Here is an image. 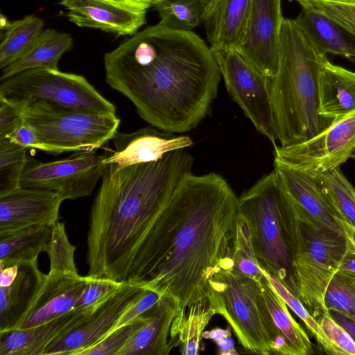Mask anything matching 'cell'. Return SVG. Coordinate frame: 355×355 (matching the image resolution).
Masks as SVG:
<instances>
[{
    "label": "cell",
    "instance_id": "6da1fadb",
    "mask_svg": "<svg viewBox=\"0 0 355 355\" xmlns=\"http://www.w3.org/2000/svg\"><path fill=\"white\" fill-rule=\"evenodd\" d=\"M239 214V198L220 175H187L155 225L139 285L174 297L182 309L207 301L209 279L233 260Z\"/></svg>",
    "mask_w": 355,
    "mask_h": 355
},
{
    "label": "cell",
    "instance_id": "7a4b0ae2",
    "mask_svg": "<svg viewBox=\"0 0 355 355\" xmlns=\"http://www.w3.org/2000/svg\"><path fill=\"white\" fill-rule=\"evenodd\" d=\"M103 61L107 85L150 125L175 134L195 128L205 119L221 78L202 39L159 23L123 41Z\"/></svg>",
    "mask_w": 355,
    "mask_h": 355
},
{
    "label": "cell",
    "instance_id": "3957f363",
    "mask_svg": "<svg viewBox=\"0 0 355 355\" xmlns=\"http://www.w3.org/2000/svg\"><path fill=\"white\" fill-rule=\"evenodd\" d=\"M193 164L183 148L155 162L106 164L90 211L87 275L137 284L158 218Z\"/></svg>",
    "mask_w": 355,
    "mask_h": 355
},
{
    "label": "cell",
    "instance_id": "277c9868",
    "mask_svg": "<svg viewBox=\"0 0 355 355\" xmlns=\"http://www.w3.org/2000/svg\"><path fill=\"white\" fill-rule=\"evenodd\" d=\"M325 58L293 19L284 18L277 71L270 79L275 132L280 146L308 140L332 121L318 112V79Z\"/></svg>",
    "mask_w": 355,
    "mask_h": 355
},
{
    "label": "cell",
    "instance_id": "5b68a950",
    "mask_svg": "<svg viewBox=\"0 0 355 355\" xmlns=\"http://www.w3.org/2000/svg\"><path fill=\"white\" fill-rule=\"evenodd\" d=\"M238 198L239 213L249 224L261 268L279 279L295 294L284 229V211L289 196L278 174L273 170Z\"/></svg>",
    "mask_w": 355,
    "mask_h": 355
},
{
    "label": "cell",
    "instance_id": "8992f818",
    "mask_svg": "<svg viewBox=\"0 0 355 355\" xmlns=\"http://www.w3.org/2000/svg\"><path fill=\"white\" fill-rule=\"evenodd\" d=\"M208 306L228 322L242 347L268 355L277 334L261 282L233 268H221L209 281Z\"/></svg>",
    "mask_w": 355,
    "mask_h": 355
},
{
    "label": "cell",
    "instance_id": "52a82bcc",
    "mask_svg": "<svg viewBox=\"0 0 355 355\" xmlns=\"http://www.w3.org/2000/svg\"><path fill=\"white\" fill-rule=\"evenodd\" d=\"M23 123L35 130L38 150L49 153L94 151L111 141L120 119L116 114H94L43 103L23 108Z\"/></svg>",
    "mask_w": 355,
    "mask_h": 355
},
{
    "label": "cell",
    "instance_id": "ba28073f",
    "mask_svg": "<svg viewBox=\"0 0 355 355\" xmlns=\"http://www.w3.org/2000/svg\"><path fill=\"white\" fill-rule=\"evenodd\" d=\"M0 97L19 112L43 103L94 114H116L115 105L83 76L58 69H32L1 81Z\"/></svg>",
    "mask_w": 355,
    "mask_h": 355
},
{
    "label": "cell",
    "instance_id": "9c48e42d",
    "mask_svg": "<svg viewBox=\"0 0 355 355\" xmlns=\"http://www.w3.org/2000/svg\"><path fill=\"white\" fill-rule=\"evenodd\" d=\"M345 249L344 234L321 227L292 261L295 295L316 320L329 313L325 293L339 269Z\"/></svg>",
    "mask_w": 355,
    "mask_h": 355
},
{
    "label": "cell",
    "instance_id": "30bf717a",
    "mask_svg": "<svg viewBox=\"0 0 355 355\" xmlns=\"http://www.w3.org/2000/svg\"><path fill=\"white\" fill-rule=\"evenodd\" d=\"M234 101L255 128L277 146L270 79L235 49L211 48Z\"/></svg>",
    "mask_w": 355,
    "mask_h": 355
},
{
    "label": "cell",
    "instance_id": "8fae6325",
    "mask_svg": "<svg viewBox=\"0 0 355 355\" xmlns=\"http://www.w3.org/2000/svg\"><path fill=\"white\" fill-rule=\"evenodd\" d=\"M73 152L49 162L28 157L20 179L21 187L58 192L65 200L87 197L93 192L106 166L107 153Z\"/></svg>",
    "mask_w": 355,
    "mask_h": 355
},
{
    "label": "cell",
    "instance_id": "7c38bea8",
    "mask_svg": "<svg viewBox=\"0 0 355 355\" xmlns=\"http://www.w3.org/2000/svg\"><path fill=\"white\" fill-rule=\"evenodd\" d=\"M274 148V162L306 173L340 166L355 155V112L333 119L308 140Z\"/></svg>",
    "mask_w": 355,
    "mask_h": 355
},
{
    "label": "cell",
    "instance_id": "4fadbf2b",
    "mask_svg": "<svg viewBox=\"0 0 355 355\" xmlns=\"http://www.w3.org/2000/svg\"><path fill=\"white\" fill-rule=\"evenodd\" d=\"M146 288L130 282L101 302L69 330L53 340L42 355H79L98 343L116 327L123 314L143 295Z\"/></svg>",
    "mask_w": 355,
    "mask_h": 355
},
{
    "label": "cell",
    "instance_id": "5bb4252c",
    "mask_svg": "<svg viewBox=\"0 0 355 355\" xmlns=\"http://www.w3.org/2000/svg\"><path fill=\"white\" fill-rule=\"evenodd\" d=\"M283 19L282 0H252L244 35L235 49L270 79L277 71Z\"/></svg>",
    "mask_w": 355,
    "mask_h": 355
},
{
    "label": "cell",
    "instance_id": "9a60e30c",
    "mask_svg": "<svg viewBox=\"0 0 355 355\" xmlns=\"http://www.w3.org/2000/svg\"><path fill=\"white\" fill-rule=\"evenodd\" d=\"M64 199L58 192L17 187L0 196V238L25 228L58 221Z\"/></svg>",
    "mask_w": 355,
    "mask_h": 355
},
{
    "label": "cell",
    "instance_id": "2e32d148",
    "mask_svg": "<svg viewBox=\"0 0 355 355\" xmlns=\"http://www.w3.org/2000/svg\"><path fill=\"white\" fill-rule=\"evenodd\" d=\"M111 141L114 148L107 153L104 162L120 167L155 162L170 152L193 146L189 137L176 135L152 125L130 133L117 131Z\"/></svg>",
    "mask_w": 355,
    "mask_h": 355
},
{
    "label": "cell",
    "instance_id": "e0dca14e",
    "mask_svg": "<svg viewBox=\"0 0 355 355\" xmlns=\"http://www.w3.org/2000/svg\"><path fill=\"white\" fill-rule=\"evenodd\" d=\"M182 308L170 295H162L158 302L143 313L138 329L119 355H168L180 345L173 336V327Z\"/></svg>",
    "mask_w": 355,
    "mask_h": 355
},
{
    "label": "cell",
    "instance_id": "ac0fdd59",
    "mask_svg": "<svg viewBox=\"0 0 355 355\" xmlns=\"http://www.w3.org/2000/svg\"><path fill=\"white\" fill-rule=\"evenodd\" d=\"M274 170L301 211L319 225L344 234L343 220L313 175L276 162Z\"/></svg>",
    "mask_w": 355,
    "mask_h": 355
},
{
    "label": "cell",
    "instance_id": "d6986e66",
    "mask_svg": "<svg viewBox=\"0 0 355 355\" xmlns=\"http://www.w3.org/2000/svg\"><path fill=\"white\" fill-rule=\"evenodd\" d=\"M87 279L78 274H47L32 305L14 329L40 325L72 311Z\"/></svg>",
    "mask_w": 355,
    "mask_h": 355
},
{
    "label": "cell",
    "instance_id": "ffe728a7",
    "mask_svg": "<svg viewBox=\"0 0 355 355\" xmlns=\"http://www.w3.org/2000/svg\"><path fill=\"white\" fill-rule=\"evenodd\" d=\"M70 21L119 35H133L146 22L147 10L133 9L103 0H62Z\"/></svg>",
    "mask_w": 355,
    "mask_h": 355
},
{
    "label": "cell",
    "instance_id": "44dd1931",
    "mask_svg": "<svg viewBox=\"0 0 355 355\" xmlns=\"http://www.w3.org/2000/svg\"><path fill=\"white\" fill-rule=\"evenodd\" d=\"M91 309H73L40 325L0 331V355H42L53 340L76 324Z\"/></svg>",
    "mask_w": 355,
    "mask_h": 355
},
{
    "label": "cell",
    "instance_id": "7402d4cb",
    "mask_svg": "<svg viewBox=\"0 0 355 355\" xmlns=\"http://www.w3.org/2000/svg\"><path fill=\"white\" fill-rule=\"evenodd\" d=\"M297 1L302 9L293 19L320 53L355 58V36L350 31L304 1Z\"/></svg>",
    "mask_w": 355,
    "mask_h": 355
},
{
    "label": "cell",
    "instance_id": "603a6c76",
    "mask_svg": "<svg viewBox=\"0 0 355 355\" xmlns=\"http://www.w3.org/2000/svg\"><path fill=\"white\" fill-rule=\"evenodd\" d=\"M252 0H209L203 21L211 48L236 49L241 42Z\"/></svg>",
    "mask_w": 355,
    "mask_h": 355
},
{
    "label": "cell",
    "instance_id": "cb8c5ba5",
    "mask_svg": "<svg viewBox=\"0 0 355 355\" xmlns=\"http://www.w3.org/2000/svg\"><path fill=\"white\" fill-rule=\"evenodd\" d=\"M18 274L8 286H0V331L14 329L25 315L46 275L39 269L37 261L18 263Z\"/></svg>",
    "mask_w": 355,
    "mask_h": 355
},
{
    "label": "cell",
    "instance_id": "d4e9b609",
    "mask_svg": "<svg viewBox=\"0 0 355 355\" xmlns=\"http://www.w3.org/2000/svg\"><path fill=\"white\" fill-rule=\"evenodd\" d=\"M320 116L333 120L355 112V72L326 58L318 79Z\"/></svg>",
    "mask_w": 355,
    "mask_h": 355
},
{
    "label": "cell",
    "instance_id": "484cf974",
    "mask_svg": "<svg viewBox=\"0 0 355 355\" xmlns=\"http://www.w3.org/2000/svg\"><path fill=\"white\" fill-rule=\"evenodd\" d=\"M261 284L277 334L272 343L271 353L282 355H307L312 353V344L307 334L292 317L287 304L275 292L266 275Z\"/></svg>",
    "mask_w": 355,
    "mask_h": 355
},
{
    "label": "cell",
    "instance_id": "4316f807",
    "mask_svg": "<svg viewBox=\"0 0 355 355\" xmlns=\"http://www.w3.org/2000/svg\"><path fill=\"white\" fill-rule=\"evenodd\" d=\"M72 44L70 35L54 29H46L20 58L1 69L0 80L32 69H58L60 58Z\"/></svg>",
    "mask_w": 355,
    "mask_h": 355
},
{
    "label": "cell",
    "instance_id": "83f0119b",
    "mask_svg": "<svg viewBox=\"0 0 355 355\" xmlns=\"http://www.w3.org/2000/svg\"><path fill=\"white\" fill-rule=\"evenodd\" d=\"M53 225H33L0 238V264L37 261L51 236Z\"/></svg>",
    "mask_w": 355,
    "mask_h": 355
},
{
    "label": "cell",
    "instance_id": "f1b7e54d",
    "mask_svg": "<svg viewBox=\"0 0 355 355\" xmlns=\"http://www.w3.org/2000/svg\"><path fill=\"white\" fill-rule=\"evenodd\" d=\"M215 312L207 301H200L182 309L173 327V336L181 345V354H198L202 335Z\"/></svg>",
    "mask_w": 355,
    "mask_h": 355
},
{
    "label": "cell",
    "instance_id": "f546056e",
    "mask_svg": "<svg viewBox=\"0 0 355 355\" xmlns=\"http://www.w3.org/2000/svg\"><path fill=\"white\" fill-rule=\"evenodd\" d=\"M4 37L0 44V68L3 69L20 58L42 32L44 21L26 16L15 21H5Z\"/></svg>",
    "mask_w": 355,
    "mask_h": 355
},
{
    "label": "cell",
    "instance_id": "4dcf8cb0",
    "mask_svg": "<svg viewBox=\"0 0 355 355\" xmlns=\"http://www.w3.org/2000/svg\"><path fill=\"white\" fill-rule=\"evenodd\" d=\"M209 0H159L153 6L160 24L174 30L192 31L203 24Z\"/></svg>",
    "mask_w": 355,
    "mask_h": 355
},
{
    "label": "cell",
    "instance_id": "1f68e13d",
    "mask_svg": "<svg viewBox=\"0 0 355 355\" xmlns=\"http://www.w3.org/2000/svg\"><path fill=\"white\" fill-rule=\"evenodd\" d=\"M318 181L342 220L355 229V188L340 166L324 172L309 173Z\"/></svg>",
    "mask_w": 355,
    "mask_h": 355
},
{
    "label": "cell",
    "instance_id": "d6a6232c",
    "mask_svg": "<svg viewBox=\"0 0 355 355\" xmlns=\"http://www.w3.org/2000/svg\"><path fill=\"white\" fill-rule=\"evenodd\" d=\"M233 268L259 282L265 277L254 248L250 229L245 218L239 214L232 245Z\"/></svg>",
    "mask_w": 355,
    "mask_h": 355
},
{
    "label": "cell",
    "instance_id": "836d02e7",
    "mask_svg": "<svg viewBox=\"0 0 355 355\" xmlns=\"http://www.w3.org/2000/svg\"><path fill=\"white\" fill-rule=\"evenodd\" d=\"M263 272L275 292L303 321L308 330L311 333L322 349L329 354L343 355L342 352L334 345L323 331L318 320L311 315L300 299L277 277L264 270Z\"/></svg>",
    "mask_w": 355,
    "mask_h": 355
},
{
    "label": "cell",
    "instance_id": "e575fe53",
    "mask_svg": "<svg viewBox=\"0 0 355 355\" xmlns=\"http://www.w3.org/2000/svg\"><path fill=\"white\" fill-rule=\"evenodd\" d=\"M76 250V247L69 241L65 223L58 221L55 223L44 248L50 261L48 275L78 274L74 262Z\"/></svg>",
    "mask_w": 355,
    "mask_h": 355
},
{
    "label": "cell",
    "instance_id": "d590c367",
    "mask_svg": "<svg viewBox=\"0 0 355 355\" xmlns=\"http://www.w3.org/2000/svg\"><path fill=\"white\" fill-rule=\"evenodd\" d=\"M28 150L6 138L0 139V196L21 187Z\"/></svg>",
    "mask_w": 355,
    "mask_h": 355
},
{
    "label": "cell",
    "instance_id": "8d00e7d4",
    "mask_svg": "<svg viewBox=\"0 0 355 355\" xmlns=\"http://www.w3.org/2000/svg\"><path fill=\"white\" fill-rule=\"evenodd\" d=\"M328 311H336L355 320V273L338 270L324 296Z\"/></svg>",
    "mask_w": 355,
    "mask_h": 355
},
{
    "label": "cell",
    "instance_id": "74e56055",
    "mask_svg": "<svg viewBox=\"0 0 355 355\" xmlns=\"http://www.w3.org/2000/svg\"><path fill=\"white\" fill-rule=\"evenodd\" d=\"M143 321V314L130 323L116 328L95 345L79 355H119Z\"/></svg>",
    "mask_w": 355,
    "mask_h": 355
},
{
    "label": "cell",
    "instance_id": "f35d334b",
    "mask_svg": "<svg viewBox=\"0 0 355 355\" xmlns=\"http://www.w3.org/2000/svg\"><path fill=\"white\" fill-rule=\"evenodd\" d=\"M87 277L73 309H93L114 294L123 284L103 277Z\"/></svg>",
    "mask_w": 355,
    "mask_h": 355
},
{
    "label": "cell",
    "instance_id": "ab89813d",
    "mask_svg": "<svg viewBox=\"0 0 355 355\" xmlns=\"http://www.w3.org/2000/svg\"><path fill=\"white\" fill-rule=\"evenodd\" d=\"M332 18L355 36V3L303 0Z\"/></svg>",
    "mask_w": 355,
    "mask_h": 355
},
{
    "label": "cell",
    "instance_id": "60d3db41",
    "mask_svg": "<svg viewBox=\"0 0 355 355\" xmlns=\"http://www.w3.org/2000/svg\"><path fill=\"white\" fill-rule=\"evenodd\" d=\"M317 320L323 331L343 355H355V341L329 313L322 315Z\"/></svg>",
    "mask_w": 355,
    "mask_h": 355
},
{
    "label": "cell",
    "instance_id": "b9f144b4",
    "mask_svg": "<svg viewBox=\"0 0 355 355\" xmlns=\"http://www.w3.org/2000/svg\"><path fill=\"white\" fill-rule=\"evenodd\" d=\"M160 297L161 296L156 292L146 289L143 295L123 314L116 328L127 324L136 319L156 304Z\"/></svg>",
    "mask_w": 355,
    "mask_h": 355
},
{
    "label": "cell",
    "instance_id": "7bdbcfd3",
    "mask_svg": "<svg viewBox=\"0 0 355 355\" xmlns=\"http://www.w3.org/2000/svg\"><path fill=\"white\" fill-rule=\"evenodd\" d=\"M22 123L21 113L0 97V139L6 138Z\"/></svg>",
    "mask_w": 355,
    "mask_h": 355
},
{
    "label": "cell",
    "instance_id": "ee69618b",
    "mask_svg": "<svg viewBox=\"0 0 355 355\" xmlns=\"http://www.w3.org/2000/svg\"><path fill=\"white\" fill-rule=\"evenodd\" d=\"M345 249L338 270L355 273V229L343 221Z\"/></svg>",
    "mask_w": 355,
    "mask_h": 355
},
{
    "label": "cell",
    "instance_id": "f6af8a7d",
    "mask_svg": "<svg viewBox=\"0 0 355 355\" xmlns=\"http://www.w3.org/2000/svg\"><path fill=\"white\" fill-rule=\"evenodd\" d=\"M6 138L28 149L38 148V139L35 130L24 123L18 126Z\"/></svg>",
    "mask_w": 355,
    "mask_h": 355
},
{
    "label": "cell",
    "instance_id": "bcb514c9",
    "mask_svg": "<svg viewBox=\"0 0 355 355\" xmlns=\"http://www.w3.org/2000/svg\"><path fill=\"white\" fill-rule=\"evenodd\" d=\"M0 286H8L15 279L19 270L18 264H0Z\"/></svg>",
    "mask_w": 355,
    "mask_h": 355
},
{
    "label": "cell",
    "instance_id": "7dc6e473",
    "mask_svg": "<svg viewBox=\"0 0 355 355\" xmlns=\"http://www.w3.org/2000/svg\"><path fill=\"white\" fill-rule=\"evenodd\" d=\"M330 315L352 337L355 341V320L336 311H329Z\"/></svg>",
    "mask_w": 355,
    "mask_h": 355
},
{
    "label": "cell",
    "instance_id": "c3c4849f",
    "mask_svg": "<svg viewBox=\"0 0 355 355\" xmlns=\"http://www.w3.org/2000/svg\"><path fill=\"white\" fill-rule=\"evenodd\" d=\"M121 6L139 10H148L152 6L140 0H103Z\"/></svg>",
    "mask_w": 355,
    "mask_h": 355
},
{
    "label": "cell",
    "instance_id": "681fc988",
    "mask_svg": "<svg viewBox=\"0 0 355 355\" xmlns=\"http://www.w3.org/2000/svg\"><path fill=\"white\" fill-rule=\"evenodd\" d=\"M231 336V331L227 329L215 328L210 331H203L202 337L205 339H211L216 343L223 338Z\"/></svg>",
    "mask_w": 355,
    "mask_h": 355
},
{
    "label": "cell",
    "instance_id": "f907efd6",
    "mask_svg": "<svg viewBox=\"0 0 355 355\" xmlns=\"http://www.w3.org/2000/svg\"><path fill=\"white\" fill-rule=\"evenodd\" d=\"M216 344L218 345L220 354H238V352L234 349V340L231 338V336L222 339L221 340L216 343Z\"/></svg>",
    "mask_w": 355,
    "mask_h": 355
},
{
    "label": "cell",
    "instance_id": "816d5d0a",
    "mask_svg": "<svg viewBox=\"0 0 355 355\" xmlns=\"http://www.w3.org/2000/svg\"><path fill=\"white\" fill-rule=\"evenodd\" d=\"M290 1L293 0H289ZM297 1V0H295ZM319 1H331V2H339V3H355V0H319Z\"/></svg>",
    "mask_w": 355,
    "mask_h": 355
},
{
    "label": "cell",
    "instance_id": "f5cc1de1",
    "mask_svg": "<svg viewBox=\"0 0 355 355\" xmlns=\"http://www.w3.org/2000/svg\"><path fill=\"white\" fill-rule=\"evenodd\" d=\"M140 1L147 3L153 6L155 3H157L159 0H140Z\"/></svg>",
    "mask_w": 355,
    "mask_h": 355
},
{
    "label": "cell",
    "instance_id": "db71d44e",
    "mask_svg": "<svg viewBox=\"0 0 355 355\" xmlns=\"http://www.w3.org/2000/svg\"><path fill=\"white\" fill-rule=\"evenodd\" d=\"M353 159L355 160V155L354 156Z\"/></svg>",
    "mask_w": 355,
    "mask_h": 355
}]
</instances>
